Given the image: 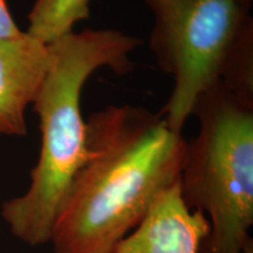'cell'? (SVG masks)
<instances>
[{
  "mask_svg": "<svg viewBox=\"0 0 253 253\" xmlns=\"http://www.w3.org/2000/svg\"><path fill=\"white\" fill-rule=\"evenodd\" d=\"M90 0H36L26 33L50 45L72 33L75 24L90 17Z\"/></svg>",
  "mask_w": 253,
  "mask_h": 253,
  "instance_id": "obj_7",
  "label": "cell"
},
{
  "mask_svg": "<svg viewBox=\"0 0 253 253\" xmlns=\"http://www.w3.org/2000/svg\"><path fill=\"white\" fill-rule=\"evenodd\" d=\"M136 38L115 30H84L48 45L49 67L34 100L41 148L26 192L1 205L2 219L15 238L30 246L49 243L69 186L88 157L82 88L93 73L108 67L118 74L132 68Z\"/></svg>",
  "mask_w": 253,
  "mask_h": 253,
  "instance_id": "obj_2",
  "label": "cell"
},
{
  "mask_svg": "<svg viewBox=\"0 0 253 253\" xmlns=\"http://www.w3.org/2000/svg\"><path fill=\"white\" fill-rule=\"evenodd\" d=\"M49 61L48 45L26 32L0 38V135L27 134L25 112L39 93Z\"/></svg>",
  "mask_w": 253,
  "mask_h": 253,
  "instance_id": "obj_5",
  "label": "cell"
},
{
  "mask_svg": "<svg viewBox=\"0 0 253 253\" xmlns=\"http://www.w3.org/2000/svg\"><path fill=\"white\" fill-rule=\"evenodd\" d=\"M209 221L183 201L179 182L158 196L141 224L109 253H199Z\"/></svg>",
  "mask_w": 253,
  "mask_h": 253,
  "instance_id": "obj_6",
  "label": "cell"
},
{
  "mask_svg": "<svg viewBox=\"0 0 253 253\" xmlns=\"http://www.w3.org/2000/svg\"><path fill=\"white\" fill-rule=\"evenodd\" d=\"M154 15L150 48L173 79L161 115L182 132L197 99L253 48L252 0H145Z\"/></svg>",
  "mask_w": 253,
  "mask_h": 253,
  "instance_id": "obj_4",
  "label": "cell"
},
{
  "mask_svg": "<svg viewBox=\"0 0 253 253\" xmlns=\"http://www.w3.org/2000/svg\"><path fill=\"white\" fill-rule=\"evenodd\" d=\"M88 157L73 179L49 243L54 253H109L179 182L188 141L160 114L109 106L87 121Z\"/></svg>",
  "mask_w": 253,
  "mask_h": 253,
  "instance_id": "obj_1",
  "label": "cell"
},
{
  "mask_svg": "<svg viewBox=\"0 0 253 253\" xmlns=\"http://www.w3.org/2000/svg\"><path fill=\"white\" fill-rule=\"evenodd\" d=\"M192 114L199 129L188 142L179 190L209 221L199 253H244L253 242V103L217 81Z\"/></svg>",
  "mask_w": 253,
  "mask_h": 253,
  "instance_id": "obj_3",
  "label": "cell"
},
{
  "mask_svg": "<svg viewBox=\"0 0 253 253\" xmlns=\"http://www.w3.org/2000/svg\"><path fill=\"white\" fill-rule=\"evenodd\" d=\"M23 34L9 13L6 0H0V38H18Z\"/></svg>",
  "mask_w": 253,
  "mask_h": 253,
  "instance_id": "obj_8",
  "label": "cell"
},
{
  "mask_svg": "<svg viewBox=\"0 0 253 253\" xmlns=\"http://www.w3.org/2000/svg\"><path fill=\"white\" fill-rule=\"evenodd\" d=\"M244 253H253V242L248 246V248L245 249V252Z\"/></svg>",
  "mask_w": 253,
  "mask_h": 253,
  "instance_id": "obj_9",
  "label": "cell"
}]
</instances>
